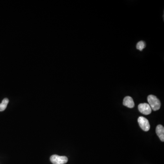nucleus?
<instances>
[{"label":"nucleus","mask_w":164,"mask_h":164,"mask_svg":"<svg viewBox=\"0 0 164 164\" xmlns=\"http://www.w3.org/2000/svg\"><path fill=\"white\" fill-rule=\"evenodd\" d=\"M138 109L140 112L145 115L150 114L152 111L150 106L147 103H140L139 105Z\"/></svg>","instance_id":"nucleus-4"},{"label":"nucleus","mask_w":164,"mask_h":164,"mask_svg":"<svg viewBox=\"0 0 164 164\" xmlns=\"http://www.w3.org/2000/svg\"><path fill=\"white\" fill-rule=\"evenodd\" d=\"M156 133L161 141H164V128L162 125H157L156 128Z\"/></svg>","instance_id":"nucleus-6"},{"label":"nucleus","mask_w":164,"mask_h":164,"mask_svg":"<svg viewBox=\"0 0 164 164\" xmlns=\"http://www.w3.org/2000/svg\"><path fill=\"white\" fill-rule=\"evenodd\" d=\"M50 161L53 164H64L67 163L68 159L65 156H59L54 154L50 157Z\"/></svg>","instance_id":"nucleus-2"},{"label":"nucleus","mask_w":164,"mask_h":164,"mask_svg":"<svg viewBox=\"0 0 164 164\" xmlns=\"http://www.w3.org/2000/svg\"><path fill=\"white\" fill-rule=\"evenodd\" d=\"M145 43L144 41H141L138 42L136 45V48L138 50H140L141 51H142L145 47Z\"/></svg>","instance_id":"nucleus-8"},{"label":"nucleus","mask_w":164,"mask_h":164,"mask_svg":"<svg viewBox=\"0 0 164 164\" xmlns=\"http://www.w3.org/2000/svg\"><path fill=\"white\" fill-rule=\"evenodd\" d=\"M8 103L9 99H8L5 98L2 100L1 103H0V111H3L6 110Z\"/></svg>","instance_id":"nucleus-7"},{"label":"nucleus","mask_w":164,"mask_h":164,"mask_svg":"<svg viewBox=\"0 0 164 164\" xmlns=\"http://www.w3.org/2000/svg\"><path fill=\"white\" fill-rule=\"evenodd\" d=\"M123 105L129 108H133L134 106L133 99L130 96H126L125 97L123 101Z\"/></svg>","instance_id":"nucleus-5"},{"label":"nucleus","mask_w":164,"mask_h":164,"mask_svg":"<svg viewBox=\"0 0 164 164\" xmlns=\"http://www.w3.org/2000/svg\"><path fill=\"white\" fill-rule=\"evenodd\" d=\"M138 122L140 127L144 131H148L150 129V125L148 119L145 118L141 116L138 119Z\"/></svg>","instance_id":"nucleus-3"},{"label":"nucleus","mask_w":164,"mask_h":164,"mask_svg":"<svg viewBox=\"0 0 164 164\" xmlns=\"http://www.w3.org/2000/svg\"><path fill=\"white\" fill-rule=\"evenodd\" d=\"M147 100L151 109H152L154 111H157L161 108V102L156 96L149 95L147 97Z\"/></svg>","instance_id":"nucleus-1"}]
</instances>
